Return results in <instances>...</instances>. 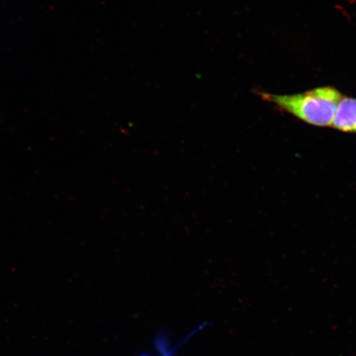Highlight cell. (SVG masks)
I'll return each instance as SVG.
<instances>
[{"label": "cell", "mask_w": 356, "mask_h": 356, "mask_svg": "<svg viewBox=\"0 0 356 356\" xmlns=\"http://www.w3.org/2000/svg\"><path fill=\"white\" fill-rule=\"evenodd\" d=\"M155 348L157 350L156 355L144 353L139 356H175L178 346H171L170 341L166 337L159 336L155 341Z\"/></svg>", "instance_id": "3"}, {"label": "cell", "mask_w": 356, "mask_h": 356, "mask_svg": "<svg viewBox=\"0 0 356 356\" xmlns=\"http://www.w3.org/2000/svg\"><path fill=\"white\" fill-rule=\"evenodd\" d=\"M332 127L338 131L356 134V97H341Z\"/></svg>", "instance_id": "2"}, {"label": "cell", "mask_w": 356, "mask_h": 356, "mask_svg": "<svg viewBox=\"0 0 356 356\" xmlns=\"http://www.w3.org/2000/svg\"><path fill=\"white\" fill-rule=\"evenodd\" d=\"M256 93L265 102L278 110L310 126L332 127L338 104L343 95L336 88L319 87L296 95H274L257 90Z\"/></svg>", "instance_id": "1"}]
</instances>
